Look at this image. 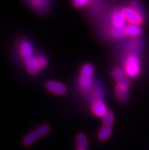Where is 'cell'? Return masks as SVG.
Wrapping results in <instances>:
<instances>
[{
	"label": "cell",
	"instance_id": "44dd1931",
	"mask_svg": "<svg viewBox=\"0 0 149 150\" xmlns=\"http://www.w3.org/2000/svg\"><path fill=\"white\" fill-rule=\"evenodd\" d=\"M76 150H83V149H77Z\"/></svg>",
	"mask_w": 149,
	"mask_h": 150
},
{
	"label": "cell",
	"instance_id": "3957f363",
	"mask_svg": "<svg viewBox=\"0 0 149 150\" xmlns=\"http://www.w3.org/2000/svg\"><path fill=\"white\" fill-rule=\"evenodd\" d=\"M122 11L129 24L141 25L144 22V16L141 10L129 6L123 8Z\"/></svg>",
	"mask_w": 149,
	"mask_h": 150
},
{
	"label": "cell",
	"instance_id": "277c9868",
	"mask_svg": "<svg viewBox=\"0 0 149 150\" xmlns=\"http://www.w3.org/2000/svg\"><path fill=\"white\" fill-rule=\"evenodd\" d=\"M18 53L24 60L34 57V48L31 43L27 40H21L18 45Z\"/></svg>",
	"mask_w": 149,
	"mask_h": 150
},
{
	"label": "cell",
	"instance_id": "8992f818",
	"mask_svg": "<svg viewBox=\"0 0 149 150\" xmlns=\"http://www.w3.org/2000/svg\"><path fill=\"white\" fill-rule=\"evenodd\" d=\"M91 111L96 117H103L108 111V109L102 99H95L91 105Z\"/></svg>",
	"mask_w": 149,
	"mask_h": 150
},
{
	"label": "cell",
	"instance_id": "52a82bcc",
	"mask_svg": "<svg viewBox=\"0 0 149 150\" xmlns=\"http://www.w3.org/2000/svg\"><path fill=\"white\" fill-rule=\"evenodd\" d=\"M126 19L125 18L122 10H117L113 13L111 23L113 27L117 28H124L126 26Z\"/></svg>",
	"mask_w": 149,
	"mask_h": 150
},
{
	"label": "cell",
	"instance_id": "ac0fdd59",
	"mask_svg": "<svg viewBox=\"0 0 149 150\" xmlns=\"http://www.w3.org/2000/svg\"><path fill=\"white\" fill-rule=\"evenodd\" d=\"M35 132L37 134L38 137H44V136L47 135L48 133L50 132V126L48 125V124H44V125L40 126L39 127L37 128Z\"/></svg>",
	"mask_w": 149,
	"mask_h": 150
},
{
	"label": "cell",
	"instance_id": "9c48e42d",
	"mask_svg": "<svg viewBox=\"0 0 149 150\" xmlns=\"http://www.w3.org/2000/svg\"><path fill=\"white\" fill-rule=\"evenodd\" d=\"M125 34L126 36L130 37V38H138L142 34V29L141 26L138 25L134 24H128L124 28Z\"/></svg>",
	"mask_w": 149,
	"mask_h": 150
},
{
	"label": "cell",
	"instance_id": "6da1fadb",
	"mask_svg": "<svg viewBox=\"0 0 149 150\" xmlns=\"http://www.w3.org/2000/svg\"><path fill=\"white\" fill-rule=\"evenodd\" d=\"M123 70L129 78H136L141 72V60L136 53H130L126 57Z\"/></svg>",
	"mask_w": 149,
	"mask_h": 150
},
{
	"label": "cell",
	"instance_id": "7a4b0ae2",
	"mask_svg": "<svg viewBox=\"0 0 149 150\" xmlns=\"http://www.w3.org/2000/svg\"><path fill=\"white\" fill-rule=\"evenodd\" d=\"M95 69L91 63H86L83 65L80 70L78 78V86L80 88L84 91L91 89L93 86V75Z\"/></svg>",
	"mask_w": 149,
	"mask_h": 150
},
{
	"label": "cell",
	"instance_id": "30bf717a",
	"mask_svg": "<svg viewBox=\"0 0 149 150\" xmlns=\"http://www.w3.org/2000/svg\"><path fill=\"white\" fill-rule=\"evenodd\" d=\"M25 68L29 74L36 75L40 72V68L36 59V57H32L25 60Z\"/></svg>",
	"mask_w": 149,
	"mask_h": 150
},
{
	"label": "cell",
	"instance_id": "8fae6325",
	"mask_svg": "<svg viewBox=\"0 0 149 150\" xmlns=\"http://www.w3.org/2000/svg\"><path fill=\"white\" fill-rule=\"evenodd\" d=\"M129 88V87L119 85V84H117V86L114 88V92H115L116 97L121 102H126L128 100Z\"/></svg>",
	"mask_w": 149,
	"mask_h": 150
},
{
	"label": "cell",
	"instance_id": "7c38bea8",
	"mask_svg": "<svg viewBox=\"0 0 149 150\" xmlns=\"http://www.w3.org/2000/svg\"><path fill=\"white\" fill-rule=\"evenodd\" d=\"M34 9L39 11H45L49 8V0H28Z\"/></svg>",
	"mask_w": 149,
	"mask_h": 150
},
{
	"label": "cell",
	"instance_id": "ffe728a7",
	"mask_svg": "<svg viewBox=\"0 0 149 150\" xmlns=\"http://www.w3.org/2000/svg\"><path fill=\"white\" fill-rule=\"evenodd\" d=\"M90 0H73V5L75 7L80 8L87 6Z\"/></svg>",
	"mask_w": 149,
	"mask_h": 150
},
{
	"label": "cell",
	"instance_id": "d6986e66",
	"mask_svg": "<svg viewBox=\"0 0 149 150\" xmlns=\"http://www.w3.org/2000/svg\"><path fill=\"white\" fill-rule=\"evenodd\" d=\"M36 59L37 61V63L40 67V69H45L46 67H47L48 61L47 59L44 57V55H38L36 57Z\"/></svg>",
	"mask_w": 149,
	"mask_h": 150
},
{
	"label": "cell",
	"instance_id": "9a60e30c",
	"mask_svg": "<svg viewBox=\"0 0 149 150\" xmlns=\"http://www.w3.org/2000/svg\"><path fill=\"white\" fill-rule=\"evenodd\" d=\"M38 136L36 133V132H30V133H28L22 139V144L25 146H30V145H32L33 143H35L36 140L37 139Z\"/></svg>",
	"mask_w": 149,
	"mask_h": 150
},
{
	"label": "cell",
	"instance_id": "4fadbf2b",
	"mask_svg": "<svg viewBox=\"0 0 149 150\" xmlns=\"http://www.w3.org/2000/svg\"><path fill=\"white\" fill-rule=\"evenodd\" d=\"M113 133L112 128L110 126L104 125L100 129L97 134V137H98L99 140L104 142V141H107L110 138Z\"/></svg>",
	"mask_w": 149,
	"mask_h": 150
},
{
	"label": "cell",
	"instance_id": "ba28073f",
	"mask_svg": "<svg viewBox=\"0 0 149 150\" xmlns=\"http://www.w3.org/2000/svg\"><path fill=\"white\" fill-rule=\"evenodd\" d=\"M112 76L117 84L129 88V81L128 79V76L125 73L123 69L120 68L113 69V72H112Z\"/></svg>",
	"mask_w": 149,
	"mask_h": 150
},
{
	"label": "cell",
	"instance_id": "5b68a950",
	"mask_svg": "<svg viewBox=\"0 0 149 150\" xmlns=\"http://www.w3.org/2000/svg\"><path fill=\"white\" fill-rule=\"evenodd\" d=\"M46 88L51 93L57 95H64L67 91V88L64 84L54 80L48 81L46 83Z\"/></svg>",
	"mask_w": 149,
	"mask_h": 150
},
{
	"label": "cell",
	"instance_id": "2e32d148",
	"mask_svg": "<svg viewBox=\"0 0 149 150\" xmlns=\"http://www.w3.org/2000/svg\"><path fill=\"white\" fill-rule=\"evenodd\" d=\"M109 34L113 39H120L126 36L124 28H117L114 27L109 30Z\"/></svg>",
	"mask_w": 149,
	"mask_h": 150
},
{
	"label": "cell",
	"instance_id": "5bb4252c",
	"mask_svg": "<svg viewBox=\"0 0 149 150\" xmlns=\"http://www.w3.org/2000/svg\"><path fill=\"white\" fill-rule=\"evenodd\" d=\"M76 143L78 149H81L83 150H87L88 148L89 143L87 136L85 133H78L76 137Z\"/></svg>",
	"mask_w": 149,
	"mask_h": 150
},
{
	"label": "cell",
	"instance_id": "e0dca14e",
	"mask_svg": "<svg viewBox=\"0 0 149 150\" xmlns=\"http://www.w3.org/2000/svg\"><path fill=\"white\" fill-rule=\"evenodd\" d=\"M102 119H103L102 122H103L104 125L112 127V125L114 124V121H115V115L112 110H108L107 112L106 113V114L102 117Z\"/></svg>",
	"mask_w": 149,
	"mask_h": 150
}]
</instances>
